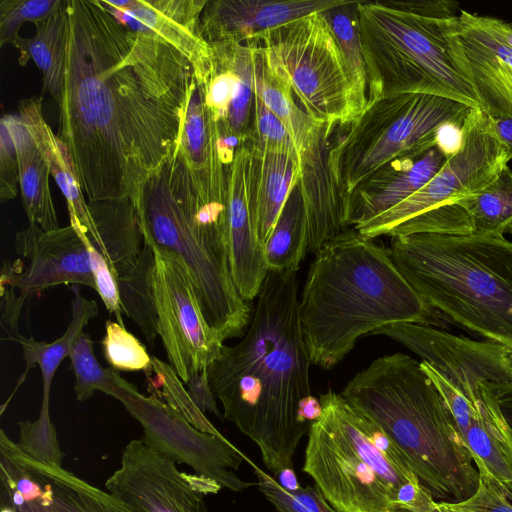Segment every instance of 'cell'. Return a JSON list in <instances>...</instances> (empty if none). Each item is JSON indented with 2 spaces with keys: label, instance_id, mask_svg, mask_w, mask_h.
<instances>
[{
  "label": "cell",
  "instance_id": "6da1fadb",
  "mask_svg": "<svg viewBox=\"0 0 512 512\" xmlns=\"http://www.w3.org/2000/svg\"><path fill=\"white\" fill-rule=\"evenodd\" d=\"M67 49L57 136L89 202L130 199L174 154L190 61L127 27L99 0H65Z\"/></svg>",
  "mask_w": 512,
  "mask_h": 512
},
{
  "label": "cell",
  "instance_id": "7a4b0ae2",
  "mask_svg": "<svg viewBox=\"0 0 512 512\" xmlns=\"http://www.w3.org/2000/svg\"><path fill=\"white\" fill-rule=\"evenodd\" d=\"M310 364L296 272L269 270L243 339L223 345L207 373L224 418L258 446L275 476L293 468L295 451L309 431L298 408L312 395Z\"/></svg>",
  "mask_w": 512,
  "mask_h": 512
},
{
  "label": "cell",
  "instance_id": "3957f363",
  "mask_svg": "<svg viewBox=\"0 0 512 512\" xmlns=\"http://www.w3.org/2000/svg\"><path fill=\"white\" fill-rule=\"evenodd\" d=\"M437 314L401 275L388 248L354 228L315 253L299 298L310 362L326 370L362 336L399 323L432 326Z\"/></svg>",
  "mask_w": 512,
  "mask_h": 512
},
{
  "label": "cell",
  "instance_id": "277c9868",
  "mask_svg": "<svg viewBox=\"0 0 512 512\" xmlns=\"http://www.w3.org/2000/svg\"><path fill=\"white\" fill-rule=\"evenodd\" d=\"M340 394L383 429L433 499L455 503L474 493L472 452L419 361L401 352L379 357Z\"/></svg>",
  "mask_w": 512,
  "mask_h": 512
},
{
  "label": "cell",
  "instance_id": "5b68a950",
  "mask_svg": "<svg viewBox=\"0 0 512 512\" xmlns=\"http://www.w3.org/2000/svg\"><path fill=\"white\" fill-rule=\"evenodd\" d=\"M389 255L434 310L512 348V242L497 235L391 237Z\"/></svg>",
  "mask_w": 512,
  "mask_h": 512
},
{
  "label": "cell",
  "instance_id": "8992f818",
  "mask_svg": "<svg viewBox=\"0 0 512 512\" xmlns=\"http://www.w3.org/2000/svg\"><path fill=\"white\" fill-rule=\"evenodd\" d=\"M308 431L303 471L337 512H418L429 492L403 460L379 450L359 412L332 390Z\"/></svg>",
  "mask_w": 512,
  "mask_h": 512
},
{
  "label": "cell",
  "instance_id": "52a82bcc",
  "mask_svg": "<svg viewBox=\"0 0 512 512\" xmlns=\"http://www.w3.org/2000/svg\"><path fill=\"white\" fill-rule=\"evenodd\" d=\"M368 75V103L399 94H429L480 109L477 95L455 66L441 21L395 6L357 2Z\"/></svg>",
  "mask_w": 512,
  "mask_h": 512
},
{
  "label": "cell",
  "instance_id": "ba28073f",
  "mask_svg": "<svg viewBox=\"0 0 512 512\" xmlns=\"http://www.w3.org/2000/svg\"><path fill=\"white\" fill-rule=\"evenodd\" d=\"M184 170L176 149L144 184L137 211L144 241L172 251L185 264L204 318L224 342L244 334L250 308L230 268L193 230L182 197Z\"/></svg>",
  "mask_w": 512,
  "mask_h": 512
},
{
  "label": "cell",
  "instance_id": "9c48e42d",
  "mask_svg": "<svg viewBox=\"0 0 512 512\" xmlns=\"http://www.w3.org/2000/svg\"><path fill=\"white\" fill-rule=\"evenodd\" d=\"M471 109L449 98L416 93L368 103L330 148V166L347 216L350 197L361 183L395 159L436 146L437 129L445 123L463 124Z\"/></svg>",
  "mask_w": 512,
  "mask_h": 512
},
{
  "label": "cell",
  "instance_id": "30bf717a",
  "mask_svg": "<svg viewBox=\"0 0 512 512\" xmlns=\"http://www.w3.org/2000/svg\"><path fill=\"white\" fill-rule=\"evenodd\" d=\"M258 40L272 75L311 117L331 128L357 118L342 54L322 12L265 32Z\"/></svg>",
  "mask_w": 512,
  "mask_h": 512
},
{
  "label": "cell",
  "instance_id": "8fae6325",
  "mask_svg": "<svg viewBox=\"0 0 512 512\" xmlns=\"http://www.w3.org/2000/svg\"><path fill=\"white\" fill-rule=\"evenodd\" d=\"M253 56L254 92L288 131L298 158L297 189L309 227V252L351 228L331 166L329 138L334 129L308 115L289 88L268 69L259 41H249Z\"/></svg>",
  "mask_w": 512,
  "mask_h": 512
},
{
  "label": "cell",
  "instance_id": "7c38bea8",
  "mask_svg": "<svg viewBox=\"0 0 512 512\" xmlns=\"http://www.w3.org/2000/svg\"><path fill=\"white\" fill-rule=\"evenodd\" d=\"M462 145L419 191L388 211L355 227L375 239L429 210L454 204L478 193L507 166L508 153L493 132L490 118L471 109L462 126Z\"/></svg>",
  "mask_w": 512,
  "mask_h": 512
},
{
  "label": "cell",
  "instance_id": "4fadbf2b",
  "mask_svg": "<svg viewBox=\"0 0 512 512\" xmlns=\"http://www.w3.org/2000/svg\"><path fill=\"white\" fill-rule=\"evenodd\" d=\"M112 397L140 423L143 442L163 456L231 491L254 485L234 473L244 460L250 465L253 462L223 435L201 432L156 395H143L122 377Z\"/></svg>",
  "mask_w": 512,
  "mask_h": 512
},
{
  "label": "cell",
  "instance_id": "5bb4252c",
  "mask_svg": "<svg viewBox=\"0 0 512 512\" xmlns=\"http://www.w3.org/2000/svg\"><path fill=\"white\" fill-rule=\"evenodd\" d=\"M150 244L159 336L169 365L185 384L208 368L224 344L204 318L185 264L172 251Z\"/></svg>",
  "mask_w": 512,
  "mask_h": 512
},
{
  "label": "cell",
  "instance_id": "9a60e30c",
  "mask_svg": "<svg viewBox=\"0 0 512 512\" xmlns=\"http://www.w3.org/2000/svg\"><path fill=\"white\" fill-rule=\"evenodd\" d=\"M14 248L21 258L4 261L0 282L17 289L23 301L60 284L96 290L86 245L70 224L45 231L29 222L16 233Z\"/></svg>",
  "mask_w": 512,
  "mask_h": 512
},
{
  "label": "cell",
  "instance_id": "2e32d148",
  "mask_svg": "<svg viewBox=\"0 0 512 512\" xmlns=\"http://www.w3.org/2000/svg\"><path fill=\"white\" fill-rule=\"evenodd\" d=\"M449 54L489 116L512 117V48L492 35L478 15L460 10L442 20Z\"/></svg>",
  "mask_w": 512,
  "mask_h": 512
},
{
  "label": "cell",
  "instance_id": "e0dca14e",
  "mask_svg": "<svg viewBox=\"0 0 512 512\" xmlns=\"http://www.w3.org/2000/svg\"><path fill=\"white\" fill-rule=\"evenodd\" d=\"M176 464L143 440H132L106 480V491L135 512H209L204 495Z\"/></svg>",
  "mask_w": 512,
  "mask_h": 512
},
{
  "label": "cell",
  "instance_id": "ac0fdd59",
  "mask_svg": "<svg viewBox=\"0 0 512 512\" xmlns=\"http://www.w3.org/2000/svg\"><path fill=\"white\" fill-rule=\"evenodd\" d=\"M226 219L233 282L245 301L254 300L269 271L264 244L255 230L254 157L241 143L227 167Z\"/></svg>",
  "mask_w": 512,
  "mask_h": 512
},
{
  "label": "cell",
  "instance_id": "d6986e66",
  "mask_svg": "<svg viewBox=\"0 0 512 512\" xmlns=\"http://www.w3.org/2000/svg\"><path fill=\"white\" fill-rule=\"evenodd\" d=\"M132 30L158 38L185 56L195 79L203 83L213 54L201 33L200 18L207 0H99Z\"/></svg>",
  "mask_w": 512,
  "mask_h": 512
},
{
  "label": "cell",
  "instance_id": "ffe728a7",
  "mask_svg": "<svg viewBox=\"0 0 512 512\" xmlns=\"http://www.w3.org/2000/svg\"><path fill=\"white\" fill-rule=\"evenodd\" d=\"M235 149L224 144L205 104L202 86L194 76L177 153L200 200L211 208L226 209L227 167Z\"/></svg>",
  "mask_w": 512,
  "mask_h": 512
},
{
  "label": "cell",
  "instance_id": "44dd1931",
  "mask_svg": "<svg viewBox=\"0 0 512 512\" xmlns=\"http://www.w3.org/2000/svg\"><path fill=\"white\" fill-rule=\"evenodd\" d=\"M213 60L202 86L212 119L232 135L246 134L254 117L253 56L250 43L221 40L209 43Z\"/></svg>",
  "mask_w": 512,
  "mask_h": 512
},
{
  "label": "cell",
  "instance_id": "7402d4cb",
  "mask_svg": "<svg viewBox=\"0 0 512 512\" xmlns=\"http://www.w3.org/2000/svg\"><path fill=\"white\" fill-rule=\"evenodd\" d=\"M348 0H207L200 28L210 42L251 41L311 13L324 12Z\"/></svg>",
  "mask_w": 512,
  "mask_h": 512
},
{
  "label": "cell",
  "instance_id": "603a6c76",
  "mask_svg": "<svg viewBox=\"0 0 512 512\" xmlns=\"http://www.w3.org/2000/svg\"><path fill=\"white\" fill-rule=\"evenodd\" d=\"M447 157L434 146L393 160L361 183L349 200L348 223L355 228L400 204L425 186Z\"/></svg>",
  "mask_w": 512,
  "mask_h": 512
},
{
  "label": "cell",
  "instance_id": "cb8c5ba5",
  "mask_svg": "<svg viewBox=\"0 0 512 512\" xmlns=\"http://www.w3.org/2000/svg\"><path fill=\"white\" fill-rule=\"evenodd\" d=\"M0 451L17 462L44 490L40 499L16 508L17 512H135L108 491L62 466L43 464L27 456L4 430L0 431Z\"/></svg>",
  "mask_w": 512,
  "mask_h": 512
},
{
  "label": "cell",
  "instance_id": "d4e9b609",
  "mask_svg": "<svg viewBox=\"0 0 512 512\" xmlns=\"http://www.w3.org/2000/svg\"><path fill=\"white\" fill-rule=\"evenodd\" d=\"M18 115L30 132L48 166L50 175L66 199L70 225L86 233L96 245L98 236L84 192L65 146L44 120L41 100L32 97L21 100L18 104Z\"/></svg>",
  "mask_w": 512,
  "mask_h": 512
},
{
  "label": "cell",
  "instance_id": "484cf974",
  "mask_svg": "<svg viewBox=\"0 0 512 512\" xmlns=\"http://www.w3.org/2000/svg\"><path fill=\"white\" fill-rule=\"evenodd\" d=\"M98 236L95 245L106 257L117 278L136 265L144 234L136 205L130 199L89 202Z\"/></svg>",
  "mask_w": 512,
  "mask_h": 512
},
{
  "label": "cell",
  "instance_id": "4316f807",
  "mask_svg": "<svg viewBox=\"0 0 512 512\" xmlns=\"http://www.w3.org/2000/svg\"><path fill=\"white\" fill-rule=\"evenodd\" d=\"M250 143L254 157L255 230L264 244L298 180L297 153L263 151Z\"/></svg>",
  "mask_w": 512,
  "mask_h": 512
},
{
  "label": "cell",
  "instance_id": "83f0119b",
  "mask_svg": "<svg viewBox=\"0 0 512 512\" xmlns=\"http://www.w3.org/2000/svg\"><path fill=\"white\" fill-rule=\"evenodd\" d=\"M19 165V187L29 222L45 231L60 228L50 192L48 166L19 115H10Z\"/></svg>",
  "mask_w": 512,
  "mask_h": 512
},
{
  "label": "cell",
  "instance_id": "f1b7e54d",
  "mask_svg": "<svg viewBox=\"0 0 512 512\" xmlns=\"http://www.w3.org/2000/svg\"><path fill=\"white\" fill-rule=\"evenodd\" d=\"M66 1L49 18L35 24V35L19 36L14 47L20 52L19 62L32 59L42 73L43 92L53 97L57 105L62 96L67 49Z\"/></svg>",
  "mask_w": 512,
  "mask_h": 512
},
{
  "label": "cell",
  "instance_id": "f546056e",
  "mask_svg": "<svg viewBox=\"0 0 512 512\" xmlns=\"http://www.w3.org/2000/svg\"><path fill=\"white\" fill-rule=\"evenodd\" d=\"M69 288L73 292L71 300L72 319L61 337L50 343L37 341L33 337L23 335L17 339L16 342L22 347L26 366L14 392L24 382L29 371L38 365L42 374L43 395H50L51 383L57 368L64 358L69 356L89 320L98 315L96 301L86 299L80 293V285H70Z\"/></svg>",
  "mask_w": 512,
  "mask_h": 512
},
{
  "label": "cell",
  "instance_id": "4dcf8cb0",
  "mask_svg": "<svg viewBox=\"0 0 512 512\" xmlns=\"http://www.w3.org/2000/svg\"><path fill=\"white\" fill-rule=\"evenodd\" d=\"M264 250L269 270L293 272L298 271L309 252V227L297 187L264 242Z\"/></svg>",
  "mask_w": 512,
  "mask_h": 512
},
{
  "label": "cell",
  "instance_id": "1f68e13d",
  "mask_svg": "<svg viewBox=\"0 0 512 512\" xmlns=\"http://www.w3.org/2000/svg\"><path fill=\"white\" fill-rule=\"evenodd\" d=\"M134 268L117 278L121 308L140 328L147 342L154 346L158 331L155 300V255L150 243L144 241Z\"/></svg>",
  "mask_w": 512,
  "mask_h": 512
},
{
  "label": "cell",
  "instance_id": "d6a6232c",
  "mask_svg": "<svg viewBox=\"0 0 512 512\" xmlns=\"http://www.w3.org/2000/svg\"><path fill=\"white\" fill-rule=\"evenodd\" d=\"M357 2L348 0L345 4L322 14L342 54L358 117L368 102V75L358 26Z\"/></svg>",
  "mask_w": 512,
  "mask_h": 512
},
{
  "label": "cell",
  "instance_id": "836d02e7",
  "mask_svg": "<svg viewBox=\"0 0 512 512\" xmlns=\"http://www.w3.org/2000/svg\"><path fill=\"white\" fill-rule=\"evenodd\" d=\"M470 215L474 235H497L512 226V170L504 167L484 189L459 201Z\"/></svg>",
  "mask_w": 512,
  "mask_h": 512
},
{
  "label": "cell",
  "instance_id": "e575fe53",
  "mask_svg": "<svg viewBox=\"0 0 512 512\" xmlns=\"http://www.w3.org/2000/svg\"><path fill=\"white\" fill-rule=\"evenodd\" d=\"M68 357L75 375L73 388L78 401L89 399L96 391L113 396L121 376L112 367L101 366L89 334L81 333Z\"/></svg>",
  "mask_w": 512,
  "mask_h": 512
},
{
  "label": "cell",
  "instance_id": "d590c367",
  "mask_svg": "<svg viewBox=\"0 0 512 512\" xmlns=\"http://www.w3.org/2000/svg\"><path fill=\"white\" fill-rule=\"evenodd\" d=\"M147 374L149 382L148 391L159 399L164 398L165 403L182 414L185 419L201 432L222 436L190 398L183 382L169 364L156 357H152V370Z\"/></svg>",
  "mask_w": 512,
  "mask_h": 512
},
{
  "label": "cell",
  "instance_id": "8d00e7d4",
  "mask_svg": "<svg viewBox=\"0 0 512 512\" xmlns=\"http://www.w3.org/2000/svg\"><path fill=\"white\" fill-rule=\"evenodd\" d=\"M49 406L50 395H43L37 420L18 422L19 441L16 444L32 459L43 464L61 467L64 454L50 419Z\"/></svg>",
  "mask_w": 512,
  "mask_h": 512
},
{
  "label": "cell",
  "instance_id": "74e56055",
  "mask_svg": "<svg viewBox=\"0 0 512 512\" xmlns=\"http://www.w3.org/2000/svg\"><path fill=\"white\" fill-rule=\"evenodd\" d=\"M102 349L106 361L116 371H144L147 375L152 370V357L146 347L118 322H105Z\"/></svg>",
  "mask_w": 512,
  "mask_h": 512
},
{
  "label": "cell",
  "instance_id": "f35d334b",
  "mask_svg": "<svg viewBox=\"0 0 512 512\" xmlns=\"http://www.w3.org/2000/svg\"><path fill=\"white\" fill-rule=\"evenodd\" d=\"M257 485L264 497L278 512H337L323 497L317 487H300L294 491L283 488L275 478L268 475L254 463Z\"/></svg>",
  "mask_w": 512,
  "mask_h": 512
},
{
  "label": "cell",
  "instance_id": "ab89813d",
  "mask_svg": "<svg viewBox=\"0 0 512 512\" xmlns=\"http://www.w3.org/2000/svg\"><path fill=\"white\" fill-rule=\"evenodd\" d=\"M479 473L474 493L465 500L437 502L442 512H512V494L488 471L484 463L473 458Z\"/></svg>",
  "mask_w": 512,
  "mask_h": 512
},
{
  "label": "cell",
  "instance_id": "60d3db41",
  "mask_svg": "<svg viewBox=\"0 0 512 512\" xmlns=\"http://www.w3.org/2000/svg\"><path fill=\"white\" fill-rule=\"evenodd\" d=\"M63 2L64 0H1L0 46H14L24 22L36 24L46 20L62 6Z\"/></svg>",
  "mask_w": 512,
  "mask_h": 512
},
{
  "label": "cell",
  "instance_id": "b9f144b4",
  "mask_svg": "<svg viewBox=\"0 0 512 512\" xmlns=\"http://www.w3.org/2000/svg\"><path fill=\"white\" fill-rule=\"evenodd\" d=\"M248 141L263 151L296 153L293 141L282 122L256 93L252 134Z\"/></svg>",
  "mask_w": 512,
  "mask_h": 512
},
{
  "label": "cell",
  "instance_id": "7bdbcfd3",
  "mask_svg": "<svg viewBox=\"0 0 512 512\" xmlns=\"http://www.w3.org/2000/svg\"><path fill=\"white\" fill-rule=\"evenodd\" d=\"M75 231L86 245L97 293L106 309L115 317L116 322L124 326L122 317L124 313L121 308L116 274L106 257L92 243L88 235L77 229Z\"/></svg>",
  "mask_w": 512,
  "mask_h": 512
},
{
  "label": "cell",
  "instance_id": "ee69618b",
  "mask_svg": "<svg viewBox=\"0 0 512 512\" xmlns=\"http://www.w3.org/2000/svg\"><path fill=\"white\" fill-rule=\"evenodd\" d=\"M19 186V165L9 114L0 120V199H14Z\"/></svg>",
  "mask_w": 512,
  "mask_h": 512
},
{
  "label": "cell",
  "instance_id": "f6af8a7d",
  "mask_svg": "<svg viewBox=\"0 0 512 512\" xmlns=\"http://www.w3.org/2000/svg\"><path fill=\"white\" fill-rule=\"evenodd\" d=\"M496 390V388L491 389L487 398L489 431L497 441L504 457L512 466V425L501 410ZM502 485L512 493V477Z\"/></svg>",
  "mask_w": 512,
  "mask_h": 512
},
{
  "label": "cell",
  "instance_id": "bcb514c9",
  "mask_svg": "<svg viewBox=\"0 0 512 512\" xmlns=\"http://www.w3.org/2000/svg\"><path fill=\"white\" fill-rule=\"evenodd\" d=\"M1 326L4 338L17 341L21 336L18 330V321L25 301L15 293V288L9 284L1 283Z\"/></svg>",
  "mask_w": 512,
  "mask_h": 512
},
{
  "label": "cell",
  "instance_id": "7dc6e473",
  "mask_svg": "<svg viewBox=\"0 0 512 512\" xmlns=\"http://www.w3.org/2000/svg\"><path fill=\"white\" fill-rule=\"evenodd\" d=\"M392 3L410 13L436 20L455 17L459 8V4L451 0L392 1Z\"/></svg>",
  "mask_w": 512,
  "mask_h": 512
},
{
  "label": "cell",
  "instance_id": "c3c4849f",
  "mask_svg": "<svg viewBox=\"0 0 512 512\" xmlns=\"http://www.w3.org/2000/svg\"><path fill=\"white\" fill-rule=\"evenodd\" d=\"M185 385L190 398L202 413L210 412L222 418L216 405L217 398L211 388L207 369L191 375Z\"/></svg>",
  "mask_w": 512,
  "mask_h": 512
},
{
  "label": "cell",
  "instance_id": "681fc988",
  "mask_svg": "<svg viewBox=\"0 0 512 512\" xmlns=\"http://www.w3.org/2000/svg\"><path fill=\"white\" fill-rule=\"evenodd\" d=\"M462 126L458 123L442 124L436 131L435 144L448 158L459 151L462 145Z\"/></svg>",
  "mask_w": 512,
  "mask_h": 512
},
{
  "label": "cell",
  "instance_id": "f907efd6",
  "mask_svg": "<svg viewBox=\"0 0 512 512\" xmlns=\"http://www.w3.org/2000/svg\"><path fill=\"white\" fill-rule=\"evenodd\" d=\"M480 23L498 40L512 48V24L502 19L478 15Z\"/></svg>",
  "mask_w": 512,
  "mask_h": 512
},
{
  "label": "cell",
  "instance_id": "816d5d0a",
  "mask_svg": "<svg viewBox=\"0 0 512 512\" xmlns=\"http://www.w3.org/2000/svg\"><path fill=\"white\" fill-rule=\"evenodd\" d=\"M489 116V115H488ZM494 134L504 145L508 153V159H512V117L489 116Z\"/></svg>",
  "mask_w": 512,
  "mask_h": 512
},
{
  "label": "cell",
  "instance_id": "f5cc1de1",
  "mask_svg": "<svg viewBox=\"0 0 512 512\" xmlns=\"http://www.w3.org/2000/svg\"><path fill=\"white\" fill-rule=\"evenodd\" d=\"M322 415V405L319 399L310 395L300 402L298 418L301 423L310 426Z\"/></svg>",
  "mask_w": 512,
  "mask_h": 512
},
{
  "label": "cell",
  "instance_id": "db71d44e",
  "mask_svg": "<svg viewBox=\"0 0 512 512\" xmlns=\"http://www.w3.org/2000/svg\"><path fill=\"white\" fill-rule=\"evenodd\" d=\"M276 481L288 491H294L301 487L293 468L283 469L276 475Z\"/></svg>",
  "mask_w": 512,
  "mask_h": 512
},
{
  "label": "cell",
  "instance_id": "11a10c76",
  "mask_svg": "<svg viewBox=\"0 0 512 512\" xmlns=\"http://www.w3.org/2000/svg\"><path fill=\"white\" fill-rule=\"evenodd\" d=\"M0 512H17L16 508L10 505H2Z\"/></svg>",
  "mask_w": 512,
  "mask_h": 512
},
{
  "label": "cell",
  "instance_id": "9f6ffc18",
  "mask_svg": "<svg viewBox=\"0 0 512 512\" xmlns=\"http://www.w3.org/2000/svg\"><path fill=\"white\" fill-rule=\"evenodd\" d=\"M508 233L512 235V226L509 228Z\"/></svg>",
  "mask_w": 512,
  "mask_h": 512
}]
</instances>
